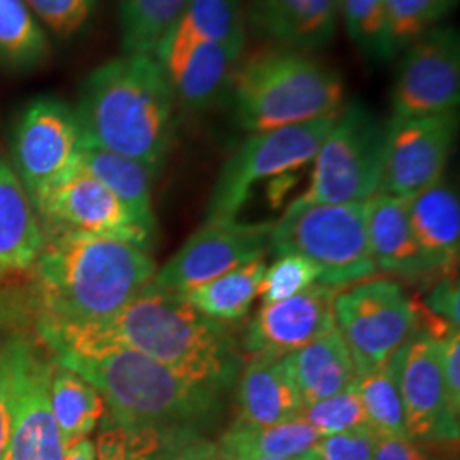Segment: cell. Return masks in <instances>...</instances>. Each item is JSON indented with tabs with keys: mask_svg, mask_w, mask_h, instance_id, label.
I'll return each mask as SVG.
<instances>
[{
	"mask_svg": "<svg viewBox=\"0 0 460 460\" xmlns=\"http://www.w3.org/2000/svg\"><path fill=\"white\" fill-rule=\"evenodd\" d=\"M49 355L125 348L184 377L226 391L241 358L227 324L198 313L182 296L147 285L111 317L85 326H36Z\"/></svg>",
	"mask_w": 460,
	"mask_h": 460,
	"instance_id": "6da1fadb",
	"label": "cell"
},
{
	"mask_svg": "<svg viewBox=\"0 0 460 460\" xmlns=\"http://www.w3.org/2000/svg\"><path fill=\"white\" fill-rule=\"evenodd\" d=\"M36 326H85L127 305L155 275L144 247L81 234H49L33 264Z\"/></svg>",
	"mask_w": 460,
	"mask_h": 460,
	"instance_id": "7a4b0ae2",
	"label": "cell"
},
{
	"mask_svg": "<svg viewBox=\"0 0 460 460\" xmlns=\"http://www.w3.org/2000/svg\"><path fill=\"white\" fill-rule=\"evenodd\" d=\"M176 99L154 55H127L84 79L75 116L84 146L125 155L159 172L176 132Z\"/></svg>",
	"mask_w": 460,
	"mask_h": 460,
	"instance_id": "3957f363",
	"label": "cell"
},
{
	"mask_svg": "<svg viewBox=\"0 0 460 460\" xmlns=\"http://www.w3.org/2000/svg\"><path fill=\"white\" fill-rule=\"evenodd\" d=\"M51 358L98 389L108 408L106 425L205 433L222 411V389L125 348L57 353Z\"/></svg>",
	"mask_w": 460,
	"mask_h": 460,
	"instance_id": "277c9868",
	"label": "cell"
},
{
	"mask_svg": "<svg viewBox=\"0 0 460 460\" xmlns=\"http://www.w3.org/2000/svg\"><path fill=\"white\" fill-rule=\"evenodd\" d=\"M227 98L243 130L270 132L338 115L345 84L313 53L268 45L241 58Z\"/></svg>",
	"mask_w": 460,
	"mask_h": 460,
	"instance_id": "5b68a950",
	"label": "cell"
},
{
	"mask_svg": "<svg viewBox=\"0 0 460 460\" xmlns=\"http://www.w3.org/2000/svg\"><path fill=\"white\" fill-rule=\"evenodd\" d=\"M270 246L279 256L307 258L319 270L317 283L336 290L377 273L367 234V201L326 205L296 199L273 224Z\"/></svg>",
	"mask_w": 460,
	"mask_h": 460,
	"instance_id": "8992f818",
	"label": "cell"
},
{
	"mask_svg": "<svg viewBox=\"0 0 460 460\" xmlns=\"http://www.w3.org/2000/svg\"><path fill=\"white\" fill-rule=\"evenodd\" d=\"M53 358L24 334L0 341V387L9 416L4 460H64L66 447L49 406Z\"/></svg>",
	"mask_w": 460,
	"mask_h": 460,
	"instance_id": "52a82bcc",
	"label": "cell"
},
{
	"mask_svg": "<svg viewBox=\"0 0 460 460\" xmlns=\"http://www.w3.org/2000/svg\"><path fill=\"white\" fill-rule=\"evenodd\" d=\"M385 125L358 101L343 106L314 157L298 203H363L378 193Z\"/></svg>",
	"mask_w": 460,
	"mask_h": 460,
	"instance_id": "ba28073f",
	"label": "cell"
},
{
	"mask_svg": "<svg viewBox=\"0 0 460 460\" xmlns=\"http://www.w3.org/2000/svg\"><path fill=\"white\" fill-rule=\"evenodd\" d=\"M338 115L279 130L252 133L222 165L208 199L207 220L237 218L258 182L311 163Z\"/></svg>",
	"mask_w": 460,
	"mask_h": 460,
	"instance_id": "9c48e42d",
	"label": "cell"
},
{
	"mask_svg": "<svg viewBox=\"0 0 460 460\" xmlns=\"http://www.w3.org/2000/svg\"><path fill=\"white\" fill-rule=\"evenodd\" d=\"M416 309L393 279H365L334 300V323L358 377L389 362L408 341Z\"/></svg>",
	"mask_w": 460,
	"mask_h": 460,
	"instance_id": "30bf717a",
	"label": "cell"
},
{
	"mask_svg": "<svg viewBox=\"0 0 460 460\" xmlns=\"http://www.w3.org/2000/svg\"><path fill=\"white\" fill-rule=\"evenodd\" d=\"M83 148L75 110L64 99L38 96L16 116L11 164L30 197L79 169Z\"/></svg>",
	"mask_w": 460,
	"mask_h": 460,
	"instance_id": "8fae6325",
	"label": "cell"
},
{
	"mask_svg": "<svg viewBox=\"0 0 460 460\" xmlns=\"http://www.w3.org/2000/svg\"><path fill=\"white\" fill-rule=\"evenodd\" d=\"M273 224H247L237 218L207 220L181 249L155 271L150 287L182 296L243 264L263 260Z\"/></svg>",
	"mask_w": 460,
	"mask_h": 460,
	"instance_id": "7c38bea8",
	"label": "cell"
},
{
	"mask_svg": "<svg viewBox=\"0 0 460 460\" xmlns=\"http://www.w3.org/2000/svg\"><path fill=\"white\" fill-rule=\"evenodd\" d=\"M45 235L81 234L147 249L150 234L132 212L79 165L66 180L31 197Z\"/></svg>",
	"mask_w": 460,
	"mask_h": 460,
	"instance_id": "4fadbf2b",
	"label": "cell"
},
{
	"mask_svg": "<svg viewBox=\"0 0 460 460\" xmlns=\"http://www.w3.org/2000/svg\"><path fill=\"white\" fill-rule=\"evenodd\" d=\"M456 130V111L393 116L385 125L378 193L412 198L442 181Z\"/></svg>",
	"mask_w": 460,
	"mask_h": 460,
	"instance_id": "5bb4252c",
	"label": "cell"
},
{
	"mask_svg": "<svg viewBox=\"0 0 460 460\" xmlns=\"http://www.w3.org/2000/svg\"><path fill=\"white\" fill-rule=\"evenodd\" d=\"M404 51L391 96L393 116L408 118L457 111L459 31L437 26Z\"/></svg>",
	"mask_w": 460,
	"mask_h": 460,
	"instance_id": "9a60e30c",
	"label": "cell"
},
{
	"mask_svg": "<svg viewBox=\"0 0 460 460\" xmlns=\"http://www.w3.org/2000/svg\"><path fill=\"white\" fill-rule=\"evenodd\" d=\"M340 292L314 283L296 296L264 304L247 326V351L287 357L328 334L336 329L334 300Z\"/></svg>",
	"mask_w": 460,
	"mask_h": 460,
	"instance_id": "2e32d148",
	"label": "cell"
},
{
	"mask_svg": "<svg viewBox=\"0 0 460 460\" xmlns=\"http://www.w3.org/2000/svg\"><path fill=\"white\" fill-rule=\"evenodd\" d=\"M401 395L408 438L420 444L459 438V420L447 406L437 340L421 336L406 346L401 367Z\"/></svg>",
	"mask_w": 460,
	"mask_h": 460,
	"instance_id": "e0dca14e",
	"label": "cell"
},
{
	"mask_svg": "<svg viewBox=\"0 0 460 460\" xmlns=\"http://www.w3.org/2000/svg\"><path fill=\"white\" fill-rule=\"evenodd\" d=\"M246 41L199 43L161 62L176 106L188 115H201L227 98Z\"/></svg>",
	"mask_w": 460,
	"mask_h": 460,
	"instance_id": "ac0fdd59",
	"label": "cell"
},
{
	"mask_svg": "<svg viewBox=\"0 0 460 460\" xmlns=\"http://www.w3.org/2000/svg\"><path fill=\"white\" fill-rule=\"evenodd\" d=\"M246 21L271 47L314 53L326 49L338 28V0H249Z\"/></svg>",
	"mask_w": 460,
	"mask_h": 460,
	"instance_id": "d6986e66",
	"label": "cell"
},
{
	"mask_svg": "<svg viewBox=\"0 0 460 460\" xmlns=\"http://www.w3.org/2000/svg\"><path fill=\"white\" fill-rule=\"evenodd\" d=\"M237 404V423L249 427L279 425L298 418L304 411V402L288 355H256L239 378Z\"/></svg>",
	"mask_w": 460,
	"mask_h": 460,
	"instance_id": "ffe728a7",
	"label": "cell"
},
{
	"mask_svg": "<svg viewBox=\"0 0 460 460\" xmlns=\"http://www.w3.org/2000/svg\"><path fill=\"white\" fill-rule=\"evenodd\" d=\"M43 246L45 232L31 197L0 152V281L31 270Z\"/></svg>",
	"mask_w": 460,
	"mask_h": 460,
	"instance_id": "44dd1931",
	"label": "cell"
},
{
	"mask_svg": "<svg viewBox=\"0 0 460 460\" xmlns=\"http://www.w3.org/2000/svg\"><path fill=\"white\" fill-rule=\"evenodd\" d=\"M367 234L377 271L416 279L429 273L408 212V198L376 193L367 199Z\"/></svg>",
	"mask_w": 460,
	"mask_h": 460,
	"instance_id": "7402d4cb",
	"label": "cell"
},
{
	"mask_svg": "<svg viewBox=\"0 0 460 460\" xmlns=\"http://www.w3.org/2000/svg\"><path fill=\"white\" fill-rule=\"evenodd\" d=\"M96 460H214L217 444L198 429H155L106 425Z\"/></svg>",
	"mask_w": 460,
	"mask_h": 460,
	"instance_id": "603a6c76",
	"label": "cell"
},
{
	"mask_svg": "<svg viewBox=\"0 0 460 460\" xmlns=\"http://www.w3.org/2000/svg\"><path fill=\"white\" fill-rule=\"evenodd\" d=\"M408 212L429 271L450 270L457 263L460 246V205L456 191L438 181L408 198Z\"/></svg>",
	"mask_w": 460,
	"mask_h": 460,
	"instance_id": "cb8c5ba5",
	"label": "cell"
},
{
	"mask_svg": "<svg viewBox=\"0 0 460 460\" xmlns=\"http://www.w3.org/2000/svg\"><path fill=\"white\" fill-rule=\"evenodd\" d=\"M246 41L241 0H188L154 57L165 62L199 43Z\"/></svg>",
	"mask_w": 460,
	"mask_h": 460,
	"instance_id": "d4e9b609",
	"label": "cell"
},
{
	"mask_svg": "<svg viewBox=\"0 0 460 460\" xmlns=\"http://www.w3.org/2000/svg\"><path fill=\"white\" fill-rule=\"evenodd\" d=\"M304 408L357 384L358 374L338 329L288 355Z\"/></svg>",
	"mask_w": 460,
	"mask_h": 460,
	"instance_id": "484cf974",
	"label": "cell"
},
{
	"mask_svg": "<svg viewBox=\"0 0 460 460\" xmlns=\"http://www.w3.org/2000/svg\"><path fill=\"white\" fill-rule=\"evenodd\" d=\"M81 167L102 182L152 235L155 227V217L152 210V182L157 172L125 155L89 146H84Z\"/></svg>",
	"mask_w": 460,
	"mask_h": 460,
	"instance_id": "4316f807",
	"label": "cell"
},
{
	"mask_svg": "<svg viewBox=\"0 0 460 460\" xmlns=\"http://www.w3.org/2000/svg\"><path fill=\"white\" fill-rule=\"evenodd\" d=\"M321 438L302 416L268 427H249L235 421L218 440L217 459L294 457L311 452Z\"/></svg>",
	"mask_w": 460,
	"mask_h": 460,
	"instance_id": "83f0119b",
	"label": "cell"
},
{
	"mask_svg": "<svg viewBox=\"0 0 460 460\" xmlns=\"http://www.w3.org/2000/svg\"><path fill=\"white\" fill-rule=\"evenodd\" d=\"M49 406L66 450L89 438L106 411L104 401L93 384L57 363L49 378Z\"/></svg>",
	"mask_w": 460,
	"mask_h": 460,
	"instance_id": "f1b7e54d",
	"label": "cell"
},
{
	"mask_svg": "<svg viewBox=\"0 0 460 460\" xmlns=\"http://www.w3.org/2000/svg\"><path fill=\"white\" fill-rule=\"evenodd\" d=\"M264 270L263 260L243 264L184 294L182 298L208 319L224 324L235 323L249 313L254 298L260 296Z\"/></svg>",
	"mask_w": 460,
	"mask_h": 460,
	"instance_id": "f546056e",
	"label": "cell"
},
{
	"mask_svg": "<svg viewBox=\"0 0 460 460\" xmlns=\"http://www.w3.org/2000/svg\"><path fill=\"white\" fill-rule=\"evenodd\" d=\"M51 57L47 30L24 0H0V68L31 72Z\"/></svg>",
	"mask_w": 460,
	"mask_h": 460,
	"instance_id": "4dcf8cb0",
	"label": "cell"
},
{
	"mask_svg": "<svg viewBox=\"0 0 460 460\" xmlns=\"http://www.w3.org/2000/svg\"><path fill=\"white\" fill-rule=\"evenodd\" d=\"M406 346H402L385 365L357 380L368 427L378 437H406L401 395V367Z\"/></svg>",
	"mask_w": 460,
	"mask_h": 460,
	"instance_id": "1f68e13d",
	"label": "cell"
},
{
	"mask_svg": "<svg viewBox=\"0 0 460 460\" xmlns=\"http://www.w3.org/2000/svg\"><path fill=\"white\" fill-rule=\"evenodd\" d=\"M188 0H119V38L127 55H154Z\"/></svg>",
	"mask_w": 460,
	"mask_h": 460,
	"instance_id": "d6a6232c",
	"label": "cell"
},
{
	"mask_svg": "<svg viewBox=\"0 0 460 460\" xmlns=\"http://www.w3.org/2000/svg\"><path fill=\"white\" fill-rule=\"evenodd\" d=\"M338 11L349 40L368 62L382 64L395 57L384 0H338Z\"/></svg>",
	"mask_w": 460,
	"mask_h": 460,
	"instance_id": "836d02e7",
	"label": "cell"
},
{
	"mask_svg": "<svg viewBox=\"0 0 460 460\" xmlns=\"http://www.w3.org/2000/svg\"><path fill=\"white\" fill-rule=\"evenodd\" d=\"M456 0H384L395 55L410 49L447 16Z\"/></svg>",
	"mask_w": 460,
	"mask_h": 460,
	"instance_id": "e575fe53",
	"label": "cell"
},
{
	"mask_svg": "<svg viewBox=\"0 0 460 460\" xmlns=\"http://www.w3.org/2000/svg\"><path fill=\"white\" fill-rule=\"evenodd\" d=\"M321 437H331L355 428L368 427L367 412L357 384L343 393L305 406L300 414Z\"/></svg>",
	"mask_w": 460,
	"mask_h": 460,
	"instance_id": "d590c367",
	"label": "cell"
},
{
	"mask_svg": "<svg viewBox=\"0 0 460 460\" xmlns=\"http://www.w3.org/2000/svg\"><path fill=\"white\" fill-rule=\"evenodd\" d=\"M319 270L300 254H281L275 263L264 270L260 296L264 304H273L296 296L317 283Z\"/></svg>",
	"mask_w": 460,
	"mask_h": 460,
	"instance_id": "8d00e7d4",
	"label": "cell"
},
{
	"mask_svg": "<svg viewBox=\"0 0 460 460\" xmlns=\"http://www.w3.org/2000/svg\"><path fill=\"white\" fill-rule=\"evenodd\" d=\"M47 33L72 38L93 19L98 0H24Z\"/></svg>",
	"mask_w": 460,
	"mask_h": 460,
	"instance_id": "74e56055",
	"label": "cell"
},
{
	"mask_svg": "<svg viewBox=\"0 0 460 460\" xmlns=\"http://www.w3.org/2000/svg\"><path fill=\"white\" fill-rule=\"evenodd\" d=\"M377 435L370 427L323 437L313 450L321 460H376Z\"/></svg>",
	"mask_w": 460,
	"mask_h": 460,
	"instance_id": "f35d334b",
	"label": "cell"
},
{
	"mask_svg": "<svg viewBox=\"0 0 460 460\" xmlns=\"http://www.w3.org/2000/svg\"><path fill=\"white\" fill-rule=\"evenodd\" d=\"M440 345V367L444 378L445 397L450 414L459 420L460 416V334L450 332Z\"/></svg>",
	"mask_w": 460,
	"mask_h": 460,
	"instance_id": "ab89813d",
	"label": "cell"
},
{
	"mask_svg": "<svg viewBox=\"0 0 460 460\" xmlns=\"http://www.w3.org/2000/svg\"><path fill=\"white\" fill-rule=\"evenodd\" d=\"M428 309L435 317L459 329V287L452 279H445L428 296Z\"/></svg>",
	"mask_w": 460,
	"mask_h": 460,
	"instance_id": "60d3db41",
	"label": "cell"
},
{
	"mask_svg": "<svg viewBox=\"0 0 460 460\" xmlns=\"http://www.w3.org/2000/svg\"><path fill=\"white\" fill-rule=\"evenodd\" d=\"M376 460H433L427 447L408 437H378Z\"/></svg>",
	"mask_w": 460,
	"mask_h": 460,
	"instance_id": "b9f144b4",
	"label": "cell"
},
{
	"mask_svg": "<svg viewBox=\"0 0 460 460\" xmlns=\"http://www.w3.org/2000/svg\"><path fill=\"white\" fill-rule=\"evenodd\" d=\"M64 460H96V447L89 438L81 440L66 448Z\"/></svg>",
	"mask_w": 460,
	"mask_h": 460,
	"instance_id": "7bdbcfd3",
	"label": "cell"
},
{
	"mask_svg": "<svg viewBox=\"0 0 460 460\" xmlns=\"http://www.w3.org/2000/svg\"><path fill=\"white\" fill-rule=\"evenodd\" d=\"M7 433H9V416H7V406L4 401V393L0 387V460H4V454H5Z\"/></svg>",
	"mask_w": 460,
	"mask_h": 460,
	"instance_id": "ee69618b",
	"label": "cell"
},
{
	"mask_svg": "<svg viewBox=\"0 0 460 460\" xmlns=\"http://www.w3.org/2000/svg\"><path fill=\"white\" fill-rule=\"evenodd\" d=\"M237 460H321L317 457V454L311 450L307 454L302 456H294V457H252V459H237Z\"/></svg>",
	"mask_w": 460,
	"mask_h": 460,
	"instance_id": "f6af8a7d",
	"label": "cell"
},
{
	"mask_svg": "<svg viewBox=\"0 0 460 460\" xmlns=\"http://www.w3.org/2000/svg\"><path fill=\"white\" fill-rule=\"evenodd\" d=\"M214 460H218V459H214Z\"/></svg>",
	"mask_w": 460,
	"mask_h": 460,
	"instance_id": "bcb514c9",
	"label": "cell"
}]
</instances>
